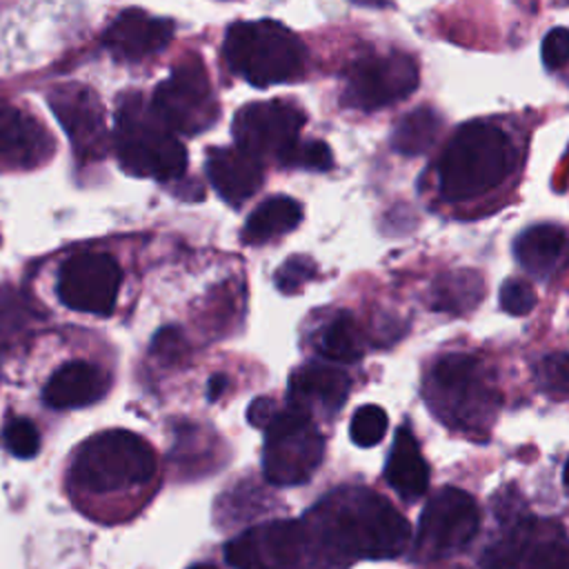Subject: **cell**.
<instances>
[{"label": "cell", "mask_w": 569, "mask_h": 569, "mask_svg": "<svg viewBox=\"0 0 569 569\" xmlns=\"http://www.w3.org/2000/svg\"><path fill=\"white\" fill-rule=\"evenodd\" d=\"M300 522L311 560L322 562V569L362 558H396L411 538L407 518L389 500L362 487H342L325 496Z\"/></svg>", "instance_id": "obj_1"}, {"label": "cell", "mask_w": 569, "mask_h": 569, "mask_svg": "<svg viewBox=\"0 0 569 569\" xmlns=\"http://www.w3.org/2000/svg\"><path fill=\"white\" fill-rule=\"evenodd\" d=\"M156 476L151 445L133 431L107 429L84 440L69 465V489L76 496H116L149 485Z\"/></svg>", "instance_id": "obj_2"}, {"label": "cell", "mask_w": 569, "mask_h": 569, "mask_svg": "<svg viewBox=\"0 0 569 569\" xmlns=\"http://www.w3.org/2000/svg\"><path fill=\"white\" fill-rule=\"evenodd\" d=\"M509 136L489 122H467L447 142L438 162L445 200L465 202L505 182L513 167Z\"/></svg>", "instance_id": "obj_3"}, {"label": "cell", "mask_w": 569, "mask_h": 569, "mask_svg": "<svg viewBox=\"0 0 569 569\" xmlns=\"http://www.w3.org/2000/svg\"><path fill=\"white\" fill-rule=\"evenodd\" d=\"M113 147L122 171L153 180H180L187 149L151 109L142 93L120 96L113 122Z\"/></svg>", "instance_id": "obj_4"}, {"label": "cell", "mask_w": 569, "mask_h": 569, "mask_svg": "<svg viewBox=\"0 0 569 569\" xmlns=\"http://www.w3.org/2000/svg\"><path fill=\"white\" fill-rule=\"evenodd\" d=\"M222 51L231 71L253 87L287 82L305 67L302 42L273 20L231 24Z\"/></svg>", "instance_id": "obj_5"}, {"label": "cell", "mask_w": 569, "mask_h": 569, "mask_svg": "<svg viewBox=\"0 0 569 569\" xmlns=\"http://www.w3.org/2000/svg\"><path fill=\"white\" fill-rule=\"evenodd\" d=\"M425 398L431 411L456 429H485L498 407L482 365L462 353L445 356L433 365Z\"/></svg>", "instance_id": "obj_6"}, {"label": "cell", "mask_w": 569, "mask_h": 569, "mask_svg": "<svg viewBox=\"0 0 569 569\" xmlns=\"http://www.w3.org/2000/svg\"><path fill=\"white\" fill-rule=\"evenodd\" d=\"M325 456V438L311 416L287 407L264 429L262 471L271 485L291 487L311 478Z\"/></svg>", "instance_id": "obj_7"}, {"label": "cell", "mask_w": 569, "mask_h": 569, "mask_svg": "<svg viewBox=\"0 0 569 569\" xmlns=\"http://www.w3.org/2000/svg\"><path fill=\"white\" fill-rule=\"evenodd\" d=\"M151 109L169 131L182 136H196L218 120V100L198 56L184 58L156 87Z\"/></svg>", "instance_id": "obj_8"}, {"label": "cell", "mask_w": 569, "mask_h": 569, "mask_svg": "<svg viewBox=\"0 0 569 569\" xmlns=\"http://www.w3.org/2000/svg\"><path fill=\"white\" fill-rule=\"evenodd\" d=\"M480 511L476 500L456 487L436 491L422 509L413 556L436 560L462 549L478 531Z\"/></svg>", "instance_id": "obj_9"}, {"label": "cell", "mask_w": 569, "mask_h": 569, "mask_svg": "<svg viewBox=\"0 0 569 569\" xmlns=\"http://www.w3.org/2000/svg\"><path fill=\"white\" fill-rule=\"evenodd\" d=\"M122 271L102 251L69 256L56 276V293L67 309L93 316H111L120 291Z\"/></svg>", "instance_id": "obj_10"}, {"label": "cell", "mask_w": 569, "mask_h": 569, "mask_svg": "<svg viewBox=\"0 0 569 569\" xmlns=\"http://www.w3.org/2000/svg\"><path fill=\"white\" fill-rule=\"evenodd\" d=\"M224 558L236 569H305L311 553L300 520H271L229 540Z\"/></svg>", "instance_id": "obj_11"}, {"label": "cell", "mask_w": 569, "mask_h": 569, "mask_svg": "<svg viewBox=\"0 0 569 569\" xmlns=\"http://www.w3.org/2000/svg\"><path fill=\"white\" fill-rule=\"evenodd\" d=\"M305 113L284 100L244 104L233 118L236 147L258 158L280 160L298 142Z\"/></svg>", "instance_id": "obj_12"}, {"label": "cell", "mask_w": 569, "mask_h": 569, "mask_svg": "<svg viewBox=\"0 0 569 569\" xmlns=\"http://www.w3.org/2000/svg\"><path fill=\"white\" fill-rule=\"evenodd\" d=\"M418 80L413 58L405 53L362 58L347 73L342 102L353 109H380L411 96Z\"/></svg>", "instance_id": "obj_13"}, {"label": "cell", "mask_w": 569, "mask_h": 569, "mask_svg": "<svg viewBox=\"0 0 569 569\" xmlns=\"http://www.w3.org/2000/svg\"><path fill=\"white\" fill-rule=\"evenodd\" d=\"M47 100L69 136L76 158L80 162H98L107 153L109 131L104 109L96 91L80 82H64L56 84Z\"/></svg>", "instance_id": "obj_14"}, {"label": "cell", "mask_w": 569, "mask_h": 569, "mask_svg": "<svg viewBox=\"0 0 569 569\" xmlns=\"http://www.w3.org/2000/svg\"><path fill=\"white\" fill-rule=\"evenodd\" d=\"M487 569H569V538L558 525L518 522L485 553Z\"/></svg>", "instance_id": "obj_15"}, {"label": "cell", "mask_w": 569, "mask_h": 569, "mask_svg": "<svg viewBox=\"0 0 569 569\" xmlns=\"http://www.w3.org/2000/svg\"><path fill=\"white\" fill-rule=\"evenodd\" d=\"M56 144L38 118L18 104L0 100V169L24 171L44 164Z\"/></svg>", "instance_id": "obj_16"}, {"label": "cell", "mask_w": 569, "mask_h": 569, "mask_svg": "<svg viewBox=\"0 0 569 569\" xmlns=\"http://www.w3.org/2000/svg\"><path fill=\"white\" fill-rule=\"evenodd\" d=\"M173 33V22L140 9L122 11L102 36L109 53L124 62H140L162 51Z\"/></svg>", "instance_id": "obj_17"}, {"label": "cell", "mask_w": 569, "mask_h": 569, "mask_svg": "<svg viewBox=\"0 0 569 569\" xmlns=\"http://www.w3.org/2000/svg\"><path fill=\"white\" fill-rule=\"evenodd\" d=\"M349 376L331 365L307 362L289 378V405L307 416H333L349 396Z\"/></svg>", "instance_id": "obj_18"}, {"label": "cell", "mask_w": 569, "mask_h": 569, "mask_svg": "<svg viewBox=\"0 0 569 569\" xmlns=\"http://www.w3.org/2000/svg\"><path fill=\"white\" fill-rule=\"evenodd\" d=\"M207 178L231 207L247 202L262 184V162L238 147H220L207 153Z\"/></svg>", "instance_id": "obj_19"}, {"label": "cell", "mask_w": 569, "mask_h": 569, "mask_svg": "<svg viewBox=\"0 0 569 569\" xmlns=\"http://www.w3.org/2000/svg\"><path fill=\"white\" fill-rule=\"evenodd\" d=\"M109 391V376L84 360L58 367L42 389V400L51 409H78L98 402Z\"/></svg>", "instance_id": "obj_20"}, {"label": "cell", "mask_w": 569, "mask_h": 569, "mask_svg": "<svg viewBox=\"0 0 569 569\" xmlns=\"http://www.w3.org/2000/svg\"><path fill=\"white\" fill-rule=\"evenodd\" d=\"M385 480L405 500L422 496L429 487V465L422 458L420 447L407 427L396 431L393 447L385 465Z\"/></svg>", "instance_id": "obj_21"}, {"label": "cell", "mask_w": 569, "mask_h": 569, "mask_svg": "<svg viewBox=\"0 0 569 569\" xmlns=\"http://www.w3.org/2000/svg\"><path fill=\"white\" fill-rule=\"evenodd\" d=\"M302 220V207L293 198L273 196L260 202L244 222L242 240L249 244L269 242L291 229H296Z\"/></svg>", "instance_id": "obj_22"}, {"label": "cell", "mask_w": 569, "mask_h": 569, "mask_svg": "<svg viewBox=\"0 0 569 569\" xmlns=\"http://www.w3.org/2000/svg\"><path fill=\"white\" fill-rule=\"evenodd\" d=\"M565 251V231L556 224H536L513 242L516 260L533 276H547Z\"/></svg>", "instance_id": "obj_23"}, {"label": "cell", "mask_w": 569, "mask_h": 569, "mask_svg": "<svg viewBox=\"0 0 569 569\" xmlns=\"http://www.w3.org/2000/svg\"><path fill=\"white\" fill-rule=\"evenodd\" d=\"M482 276L471 269H453L438 276L429 291V305L445 313H467L482 298Z\"/></svg>", "instance_id": "obj_24"}, {"label": "cell", "mask_w": 569, "mask_h": 569, "mask_svg": "<svg viewBox=\"0 0 569 569\" xmlns=\"http://www.w3.org/2000/svg\"><path fill=\"white\" fill-rule=\"evenodd\" d=\"M42 320L38 305L20 289L0 287V347L22 340Z\"/></svg>", "instance_id": "obj_25"}, {"label": "cell", "mask_w": 569, "mask_h": 569, "mask_svg": "<svg viewBox=\"0 0 569 569\" xmlns=\"http://www.w3.org/2000/svg\"><path fill=\"white\" fill-rule=\"evenodd\" d=\"M438 131H440V118L436 116L433 109L422 107L396 122L391 133V147L398 153L418 156V153H425L436 142Z\"/></svg>", "instance_id": "obj_26"}, {"label": "cell", "mask_w": 569, "mask_h": 569, "mask_svg": "<svg viewBox=\"0 0 569 569\" xmlns=\"http://www.w3.org/2000/svg\"><path fill=\"white\" fill-rule=\"evenodd\" d=\"M316 347L325 358L338 362H356L362 358L365 349L360 329L349 313H338L331 322H327L318 333Z\"/></svg>", "instance_id": "obj_27"}, {"label": "cell", "mask_w": 569, "mask_h": 569, "mask_svg": "<svg viewBox=\"0 0 569 569\" xmlns=\"http://www.w3.org/2000/svg\"><path fill=\"white\" fill-rule=\"evenodd\" d=\"M389 418L382 407L378 405H362L351 416L349 436L358 447H373L378 445L387 433Z\"/></svg>", "instance_id": "obj_28"}, {"label": "cell", "mask_w": 569, "mask_h": 569, "mask_svg": "<svg viewBox=\"0 0 569 569\" xmlns=\"http://www.w3.org/2000/svg\"><path fill=\"white\" fill-rule=\"evenodd\" d=\"M2 445L16 458H33L40 451V431L29 418L13 416L2 427Z\"/></svg>", "instance_id": "obj_29"}, {"label": "cell", "mask_w": 569, "mask_h": 569, "mask_svg": "<svg viewBox=\"0 0 569 569\" xmlns=\"http://www.w3.org/2000/svg\"><path fill=\"white\" fill-rule=\"evenodd\" d=\"M278 162L282 167L327 171L333 167V156H331V149L322 140H307V142L298 140L291 149L284 151V156Z\"/></svg>", "instance_id": "obj_30"}, {"label": "cell", "mask_w": 569, "mask_h": 569, "mask_svg": "<svg viewBox=\"0 0 569 569\" xmlns=\"http://www.w3.org/2000/svg\"><path fill=\"white\" fill-rule=\"evenodd\" d=\"M538 385L551 396H569V353H551L536 367Z\"/></svg>", "instance_id": "obj_31"}, {"label": "cell", "mask_w": 569, "mask_h": 569, "mask_svg": "<svg viewBox=\"0 0 569 569\" xmlns=\"http://www.w3.org/2000/svg\"><path fill=\"white\" fill-rule=\"evenodd\" d=\"M316 276V264L307 256L287 258L276 271L273 280L282 293H298Z\"/></svg>", "instance_id": "obj_32"}, {"label": "cell", "mask_w": 569, "mask_h": 569, "mask_svg": "<svg viewBox=\"0 0 569 569\" xmlns=\"http://www.w3.org/2000/svg\"><path fill=\"white\" fill-rule=\"evenodd\" d=\"M500 307L511 316H525L536 307V291L527 280L509 278L500 287Z\"/></svg>", "instance_id": "obj_33"}, {"label": "cell", "mask_w": 569, "mask_h": 569, "mask_svg": "<svg viewBox=\"0 0 569 569\" xmlns=\"http://www.w3.org/2000/svg\"><path fill=\"white\" fill-rule=\"evenodd\" d=\"M542 62L547 69H560L569 62V29L556 27L551 29L540 47Z\"/></svg>", "instance_id": "obj_34"}, {"label": "cell", "mask_w": 569, "mask_h": 569, "mask_svg": "<svg viewBox=\"0 0 569 569\" xmlns=\"http://www.w3.org/2000/svg\"><path fill=\"white\" fill-rule=\"evenodd\" d=\"M153 356H158L162 362H178L184 356V338L178 329L164 327L156 333L151 345Z\"/></svg>", "instance_id": "obj_35"}, {"label": "cell", "mask_w": 569, "mask_h": 569, "mask_svg": "<svg viewBox=\"0 0 569 569\" xmlns=\"http://www.w3.org/2000/svg\"><path fill=\"white\" fill-rule=\"evenodd\" d=\"M276 413H278V409L271 398H256L247 409V420L256 429H267L269 422L276 418Z\"/></svg>", "instance_id": "obj_36"}, {"label": "cell", "mask_w": 569, "mask_h": 569, "mask_svg": "<svg viewBox=\"0 0 569 569\" xmlns=\"http://www.w3.org/2000/svg\"><path fill=\"white\" fill-rule=\"evenodd\" d=\"M227 385H229L227 376H222V373L211 376V380H209V385H207V398H209V400H218V398L222 396V391L227 389Z\"/></svg>", "instance_id": "obj_37"}, {"label": "cell", "mask_w": 569, "mask_h": 569, "mask_svg": "<svg viewBox=\"0 0 569 569\" xmlns=\"http://www.w3.org/2000/svg\"><path fill=\"white\" fill-rule=\"evenodd\" d=\"M562 478H565V485L569 487V460H567V465H565V471H562Z\"/></svg>", "instance_id": "obj_38"}, {"label": "cell", "mask_w": 569, "mask_h": 569, "mask_svg": "<svg viewBox=\"0 0 569 569\" xmlns=\"http://www.w3.org/2000/svg\"><path fill=\"white\" fill-rule=\"evenodd\" d=\"M191 569H216L213 565H196V567H191Z\"/></svg>", "instance_id": "obj_39"}, {"label": "cell", "mask_w": 569, "mask_h": 569, "mask_svg": "<svg viewBox=\"0 0 569 569\" xmlns=\"http://www.w3.org/2000/svg\"><path fill=\"white\" fill-rule=\"evenodd\" d=\"M0 369H2V362H0Z\"/></svg>", "instance_id": "obj_40"}]
</instances>
